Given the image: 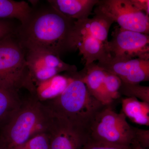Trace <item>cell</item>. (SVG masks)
<instances>
[{
    "mask_svg": "<svg viewBox=\"0 0 149 149\" xmlns=\"http://www.w3.org/2000/svg\"><path fill=\"white\" fill-rule=\"evenodd\" d=\"M74 21L50 6L35 13L32 11L28 21L19 29L17 39L25 49L46 51L60 56L77 50Z\"/></svg>",
    "mask_w": 149,
    "mask_h": 149,
    "instance_id": "obj_1",
    "label": "cell"
},
{
    "mask_svg": "<svg viewBox=\"0 0 149 149\" xmlns=\"http://www.w3.org/2000/svg\"><path fill=\"white\" fill-rule=\"evenodd\" d=\"M51 110L34 96L22 100L17 111L0 126V138L8 149L26 143L37 135L47 132Z\"/></svg>",
    "mask_w": 149,
    "mask_h": 149,
    "instance_id": "obj_2",
    "label": "cell"
},
{
    "mask_svg": "<svg viewBox=\"0 0 149 149\" xmlns=\"http://www.w3.org/2000/svg\"><path fill=\"white\" fill-rule=\"evenodd\" d=\"M77 72H70L72 79L59 96L44 104L54 112L89 130L96 115L106 105L91 95Z\"/></svg>",
    "mask_w": 149,
    "mask_h": 149,
    "instance_id": "obj_3",
    "label": "cell"
},
{
    "mask_svg": "<svg viewBox=\"0 0 149 149\" xmlns=\"http://www.w3.org/2000/svg\"><path fill=\"white\" fill-rule=\"evenodd\" d=\"M13 34L0 40V88L18 94L21 89H27L34 96L35 85L27 66L25 49Z\"/></svg>",
    "mask_w": 149,
    "mask_h": 149,
    "instance_id": "obj_4",
    "label": "cell"
},
{
    "mask_svg": "<svg viewBox=\"0 0 149 149\" xmlns=\"http://www.w3.org/2000/svg\"><path fill=\"white\" fill-rule=\"evenodd\" d=\"M111 105L105 106L96 116L89 128V139L98 142L130 146L134 141L133 126L122 112L117 113Z\"/></svg>",
    "mask_w": 149,
    "mask_h": 149,
    "instance_id": "obj_5",
    "label": "cell"
},
{
    "mask_svg": "<svg viewBox=\"0 0 149 149\" xmlns=\"http://www.w3.org/2000/svg\"><path fill=\"white\" fill-rule=\"evenodd\" d=\"M96 6L94 13L109 17L120 28L149 35V16L136 8L130 0H101Z\"/></svg>",
    "mask_w": 149,
    "mask_h": 149,
    "instance_id": "obj_6",
    "label": "cell"
},
{
    "mask_svg": "<svg viewBox=\"0 0 149 149\" xmlns=\"http://www.w3.org/2000/svg\"><path fill=\"white\" fill-rule=\"evenodd\" d=\"M52 112L47 133L49 149H83L89 138V130Z\"/></svg>",
    "mask_w": 149,
    "mask_h": 149,
    "instance_id": "obj_7",
    "label": "cell"
},
{
    "mask_svg": "<svg viewBox=\"0 0 149 149\" xmlns=\"http://www.w3.org/2000/svg\"><path fill=\"white\" fill-rule=\"evenodd\" d=\"M112 39L104 45L107 52L116 57L149 60V35L115 27Z\"/></svg>",
    "mask_w": 149,
    "mask_h": 149,
    "instance_id": "obj_8",
    "label": "cell"
},
{
    "mask_svg": "<svg viewBox=\"0 0 149 149\" xmlns=\"http://www.w3.org/2000/svg\"><path fill=\"white\" fill-rule=\"evenodd\" d=\"M25 50L27 66L34 85L61 72L77 71V67L64 62L60 56L46 51Z\"/></svg>",
    "mask_w": 149,
    "mask_h": 149,
    "instance_id": "obj_9",
    "label": "cell"
},
{
    "mask_svg": "<svg viewBox=\"0 0 149 149\" xmlns=\"http://www.w3.org/2000/svg\"><path fill=\"white\" fill-rule=\"evenodd\" d=\"M97 65L124 83L139 84L149 80V60L116 57L108 54Z\"/></svg>",
    "mask_w": 149,
    "mask_h": 149,
    "instance_id": "obj_10",
    "label": "cell"
},
{
    "mask_svg": "<svg viewBox=\"0 0 149 149\" xmlns=\"http://www.w3.org/2000/svg\"><path fill=\"white\" fill-rule=\"evenodd\" d=\"M105 71L93 63L85 65L81 71L77 72V76L85 83L91 95L105 105L111 104L113 101L106 93L104 86Z\"/></svg>",
    "mask_w": 149,
    "mask_h": 149,
    "instance_id": "obj_11",
    "label": "cell"
},
{
    "mask_svg": "<svg viewBox=\"0 0 149 149\" xmlns=\"http://www.w3.org/2000/svg\"><path fill=\"white\" fill-rule=\"evenodd\" d=\"M94 13L95 16L92 18L74 21L76 39L79 35H89L100 40L105 45L108 42L110 28L113 22L101 13Z\"/></svg>",
    "mask_w": 149,
    "mask_h": 149,
    "instance_id": "obj_12",
    "label": "cell"
},
{
    "mask_svg": "<svg viewBox=\"0 0 149 149\" xmlns=\"http://www.w3.org/2000/svg\"><path fill=\"white\" fill-rule=\"evenodd\" d=\"M99 0H49V5L67 18L80 21L89 18Z\"/></svg>",
    "mask_w": 149,
    "mask_h": 149,
    "instance_id": "obj_13",
    "label": "cell"
},
{
    "mask_svg": "<svg viewBox=\"0 0 149 149\" xmlns=\"http://www.w3.org/2000/svg\"><path fill=\"white\" fill-rule=\"evenodd\" d=\"M67 75L57 74L49 79L35 84L34 97L44 102L51 100L61 94L72 79L70 72Z\"/></svg>",
    "mask_w": 149,
    "mask_h": 149,
    "instance_id": "obj_14",
    "label": "cell"
},
{
    "mask_svg": "<svg viewBox=\"0 0 149 149\" xmlns=\"http://www.w3.org/2000/svg\"><path fill=\"white\" fill-rule=\"evenodd\" d=\"M76 47L83 56L85 65L91 64L96 61H100L108 54L104 44L89 35L77 36Z\"/></svg>",
    "mask_w": 149,
    "mask_h": 149,
    "instance_id": "obj_15",
    "label": "cell"
},
{
    "mask_svg": "<svg viewBox=\"0 0 149 149\" xmlns=\"http://www.w3.org/2000/svg\"><path fill=\"white\" fill-rule=\"evenodd\" d=\"M121 102L122 112L126 117L137 124L149 126V104L135 98H125Z\"/></svg>",
    "mask_w": 149,
    "mask_h": 149,
    "instance_id": "obj_16",
    "label": "cell"
},
{
    "mask_svg": "<svg viewBox=\"0 0 149 149\" xmlns=\"http://www.w3.org/2000/svg\"><path fill=\"white\" fill-rule=\"evenodd\" d=\"M32 12L26 2L11 0H0V19L15 18L24 25L28 21Z\"/></svg>",
    "mask_w": 149,
    "mask_h": 149,
    "instance_id": "obj_17",
    "label": "cell"
},
{
    "mask_svg": "<svg viewBox=\"0 0 149 149\" xmlns=\"http://www.w3.org/2000/svg\"><path fill=\"white\" fill-rule=\"evenodd\" d=\"M22 100L19 94L0 88V126L17 111Z\"/></svg>",
    "mask_w": 149,
    "mask_h": 149,
    "instance_id": "obj_18",
    "label": "cell"
},
{
    "mask_svg": "<svg viewBox=\"0 0 149 149\" xmlns=\"http://www.w3.org/2000/svg\"><path fill=\"white\" fill-rule=\"evenodd\" d=\"M120 95L127 97L141 99L142 102L149 104V87L139 84H130L122 82L119 90Z\"/></svg>",
    "mask_w": 149,
    "mask_h": 149,
    "instance_id": "obj_19",
    "label": "cell"
},
{
    "mask_svg": "<svg viewBox=\"0 0 149 149\" xmlns=\"http://www.w3.org/2000/svg\"><path fill=\"white\" fill-rule=\"evenodd\" d=\"M122 81L115 74L105 71L104 80V86L105 91L112 100L120 98L119 90Z\"/></svg>",
    "mask_w": 149,
    "mask_h": 149,
    "instance_id": "obj_20",
    "label": "cell"
},
{
    "mask_svg": "<svg viewBox=\"0 0 149 149\" xmlns=\"http://www.w3.org/2000/svg\"><path fill=\"white\" fill-rule=\"evenodd\" d=\"M12 149H49V137L47 133L40 134Z\"/></svg>",
    "mask_w": 149,
    "mask_h": 149,
    "instance_id": "obj_21",
    "label": "cell"
},
{
    "mask_svg": "<svg viewBox=\"0 0 149 149\" xmlns=\"http://www.w3.org/2000/svg\"><path fill=\"white\" fill-rule=\"evenodd\" d=\"M83 149H130V147L106 143L89 138Z\"/></svg>",
    "mask_w": 149,
    "mask_h": 149,
    "instance_id": "obj_22",
    "label": "cell"
},
{
    "mask_svg": "<svg viewBox=\"0 0 149 149\" xmlns=\"http://www.w3.org/2000/svg\"><path fill=\"white\" fill-rule=\"evenodd\" d=\"M134 140L145 148H149V130L133 127Z\"/></svg>",
    "mask_w": 149,
    "mask_h": 149,
    "instance_id": "obj_23",
    "label": "cell"
},
{
    "mask_svg": "<svg viewBox=\"0 0 149 149\" xmlns=\"http://www.w3.org/2000/svg\"><path fill=\"white\" fill-rule=\"evenodd\" d=\"M13 25L6 19H0V40L13 34Z\"/></svg>",
    "mask_w": 149,
    "mask_h": 149,
    "instance_id": "obj_24",
    "label": "cell"
},
{
    "mask_svg": "<svg viewBox=\"0 0 149 149\" xmlns=\"http://www.w3.org/2000/svg\"><path fill=\"white\" fill-rule=\"evenodd\" d=\"M130 1L136 8L145 13L149 16V0H130Z\"/></svg>",
    "mask_w": 149,
    "mask_h": 149,
    "instance_id": "obj_25",
    "label": "cell"
},
{
    "mask_svg": "<svg viewBox=\"0 0 149 149\" xmlns=\"http://www.w3.org/2000/svg\"><path fill=\"white\" fill-rule=\"evenodd\" d=\"M130 149H149L143 148L139 143H137L136 141H134V140L132 142V143L130 144Z\"/></svg>",
    "mask_w": 149,
    "mask_h": 149,
    "instance_id": "obj_26",
    "label": "cell"
},
{
    "mask_svg": "<svg viewBox=\"0 0 149 149\" xmlns=\"http://www.w3.org/2000/svg\"><path fill=\"white\" fill-rule=\"evenodd\" d=\"M0 149H8L5 143L0 138Z\"/></svg>",
    "mask_w": 149,
    "mask_h": 149,
    "instance_id": "obj_27",
    "label": "cell"
}]
</instances>
